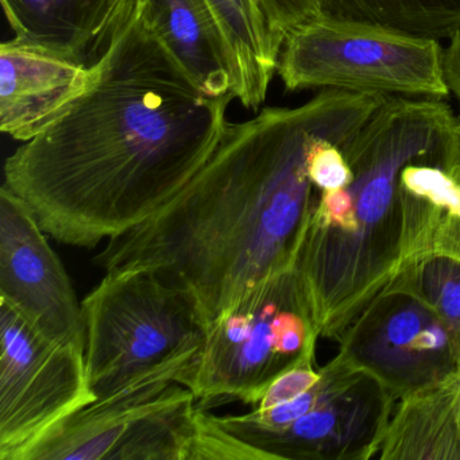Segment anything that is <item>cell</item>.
<instances>
[{
    "mask_svg": "<svg viewBox=\"0 0 460 460\" xmlns=\"http://www.w3.org/2000/svg\"><path fill=\"white\" fill-rule=\"evenodd\" d=\"M15 39L82 60L103 36L112 0H2Z\"/></svg>",
    "mask_w": 460,
    "mask_h": 460,
    "instance_id": "cell-12",
    "label": "cell"
},
{
    "mask_svg": "<svg viewBox=\"0 0 460 460\" xmlns=\"http://www.w3.org/2000/svg\"><path fill=\"white\" fill-rule=\"evenodd\" d=\"M91 82V66L12 39L0 45V131L28 142L64 114Z\"/></svg>",
    "mask_w": 460,
    "mask_h": 460,
    "instance_id": "cell-9",
    "label": "cell"
},
{
    "mask_svg": "<svg viewBox=\"0 0 460 460\" xmlns=\"http://www.w3.org/2000/svg\"><path fill=\"white\" fill-rule=\"evenodd\" d=\"M82 306L96 401L150 379L180 384L206 341V323L193 298L152 269L107 273Z\"/></svg>",
    "mask_w": 460,
    "mask_h": 460,
    "instance_id": "cell-3",
    "label": "cell"
},
{
    "mask_svg": "<svg viewBox=\"0 0 460 460\" xmlns=\"http://www.w3.org/2000/svg\"><path fill=\"white\" fill-rule=\"evenodd\" d=\"M308 177L317 187L333 190L346 187L354 174L341 147L330 142H323L316 145L309 155Z\"/></svg>",
    "mask_w": 460,
    "mask_h": 460,
    "instance_id": "cell-16",
    "label": "cell"
},
{
    "mask_svg": "<svg viewBox=\"0 0 460 460\" xmlns=\"http://www.w3.org/2000/svg\"><path fill=\"white\" fill-rule=\"evenodd\" d=\"M95 401L85 352L45 338L0 300V460H18Z\"/></svg>",
    "mask_w": 460,
    "mask_h": 460,
    "instance_id": "cell-6",
    "label": "cell"
},
{
    "mask_svg": "<svg viewBox=\"0 0 460 460\" xmlns=\"http://www.w3.org/2000/svg\"><path fill=\"white\" fill-rule=\"evenodd\" d=\"M322 17L367 23L424 39L449 40L460 29V0H319Z\"/></svg>",
    "mask_w": 460,
    "mask_h": 460,
    "instance_id": "cell-13",
    "label": "cell"
},
{
    "mask_svg": "<svg viewBox=\"0 0 460 460\" xmlns=\"http://www.w3.org/2000/svg\"><path fill=\"white\" fill-rule=\"evenodd\" d=\"M91 55L87 91L4 164L48 235L93 249L165 208L208 163L234 93L209 96L128 0Z\"/></svg>",
    "mask_w": 460,
    "mask_h": 460,
    "instance_id": "cell-1",
    "label": "cell"
},
{
    "mask_svg": "<svg viewBox=\"0 0 460 460\" xmlns=\"http://www.w3.org/2000/svg\"><path fill=\"white\" fill-rule=\"evenodd\" d=\"M324 207L332 219L336 217V219L346 220L352 207L351 195L341 188V190H327Z\"/></svg>",
    "mask_w": 460,
    "mask_h": 460,
    "instance_id": "cell-20",
    "label": "cell"
},
{
    "mask_svg": "<svg viewBox=\"0 0 460 460\" xmlns=\"http://www.w3.org/2000/svg\"><path fill=\"white\" fill-rule=\"evenodd\" d=\"M444 71L449 93L456 96L460 103V29L449 39L444 52Z\"/></svg>",
    "mask_w": 460,
    "mask_h": 460,
    "instance_id": "cell-19",
    "label": "cell"
},
{
    "mask_svg": "<svg viewBox=\"0 0 460 460\" xmlns=\"http://www.w3.org/2000/svg\"><path fill=\"white\" fill-rule=\"evenodd\" d=\"M386 98L322 90L303 106L266 107L228 123L192 181L157 215L110 239L99 266L152 269L193 298L207 327L255 285L296 265L312 149L343 147Z\"/></svg>",
    "mask_w": 460,
    "mask_h": 460,
    "instance_id": "cell-2",
    "label": "cell"
},
{
    "mask_svg": "<svg viewBox=\"0 0 460 460\" xmlns=\"http://www.w3.org/2000/svg\"><path fill=\"white\" fill-rule=\"evenodd\" d=\"M446 333L441 328L430 327L420 335L419 346L428 349H440L446 343Z\"/></svg>",
    "mask_w": 460,
    "mask_h": 460,
    "instance_id": "cell-22",
    "label": "cell"
},
{
    "mask_svg": "<svg viewBox=\"0 0 460 460\" xmlns=\"http://www.w3.org/2000/svg\"><path fill=\"white\" fill-rule=\"evenodd\" d=\"M144 10L158 39L204 93H233L227 53L206 0H144Z\"/></svg>",
    "mask_w": 460,
    "mask_h": 460,
    "instance_id": "cell-10",
    "label": "cell"
},
{
    "mask_svg": "<svg viewBox=\"0 0 460 460\" xmlns=\"http://www.w3.org/2000/svg\"><path fill=\"white\" fill-rule=\"evenodd\" d=\"M444 52L438 40L319 17L287 37L277 74L292 93L322 88L444 99L451 93Z\"/></svg>",
    "mask_w": 460,
    "mask_h": 460,
    "instance_id": "cell-5",
    "label": "cell"
},
{
    "mask_svg": "<svg viewBox=\"0 0 460 460\" xmlns=\"http://www.w3.org/2000/svg\"><path fill=\"white\" fill-rule=\"evenodd\" d=\"M126 4H128V0H112V14L110 21L114 18V15L117 14L118 12H120V9H122Z\"/></svg>",
    "mask_w": 460,
    "mask_h": 460,
    "instance_id": "cell-23",
    "label": "cell"
},
{
    "mask_svg": "<svg viewBox=\"0 0 460 460\" xmlns=\"http://www.w3.org/2000/svg\"><path fill=\"white\" fill-rule=\"evenodd\" d=\"M320 378L311 368L301 365V360L279 374L263 393L260 402L252 409H269L293 400L319 384Z\"/></svg>",
    "mask_w": 460,
    "mask_h": 460,
    "instance_id": "cell-17",
    "label": "cell"
},
{
    "mask_svg": "<svg viewBox=\"0 0 460 460\" xmlns=\"http://www.w3.org/2000/svg\"><path fill=\"white\" fill-rule=\"evenodd\" d=\"M190 395L171 379L142 382L80 409L18 460H144L169 411Z\"/></svg>",
    "mask_w": 460,
    "mask_h": 460,
    "instance_id": "cell-8",
    "label": "cell"
},
{
    "mask_svg": "<svg viewBox=\"0 0 460 460\" xmlns=\"http://www.w3.org/2000/svg\"><path fill=\"white\" fill-rule=\"evenodd\" d=\"M441 305L452 319H460V282H448L441 293Z\"/></svg>",
    "mask_w": 460,
    "mask_h": 460,
    "instance_id": "cell-21",
    "label": "cell"
},
{
    "mask_svg": "<svg viewBox=\"0 0 460 460\" xmlns=\"http://www.w3.org/2000/svg\"><path fill=\"white\" fill-rule=\"evenodd\" d=\"M45 234L29 207L2 187L0 300L45 338L85 352L82 304Z\"/></svg>",
    "mask_w": 460,
    "mask_h": 460,
    "instance_id": "cell-7",
    "label": "cell"
},
{
    "mask_svg": "<svg viewBox=\"0 0 460 460\" xmlns=\"http://www.w3.org/2000/svg\"><path fill=\"white\" fill-rule=\"evenodd\" d=\"M421 320L414 311L395 314L387 325V338L394 346L402 347L413 341L420 333Z\"/></svg>",
    "mask_w": 460,
    "mask_h": 460,
    "instance_id": "cell-18",
    "label": "cell"
},
{
    "mask_svg": "<svg viewBox=\"0 0 460 460\" xmlns=\"http://www.w3.org/2000/svg\"><path fill=\"white\" fill-rule=\"evenodd\" d=\"M277 49L296 29L322 17L319 0H258Z\"/></svg>",
    "mask_w": 460,
    "mask_h": 460,
    "instance_id": "cell-15",
    "label": "cell"
},
{
    "mask_svg": "<svg viewBox=\"0 0 460 460\" xmlns=\"http://www.w3.org/2000/svg\"><path fill=\"white\" fill-rule=\"evenodd\" d=\"M222 37L233 93L244 109L266 101L277 74L279 52L258 0H206Z\"/></svg>",
    "mask_w": 460,
    "mask_h": 460,
    "instance_id": "cell-11",
    "label": "cell"
},
{
    "mask_svg": "<svg viewBox=\"0 0 460 460\" xmlns=\"http://www.w3.org/2000/svg\"><path fill=\"white\" fill-rule=\"evenodd\" d=\"M401 180L416 195L425 196L460 215L459 182L438 168V165L432 166V164L427 163L411 164L401 172Z\"/></svg>",
    "mask_w": 460,
    "mask_h": 460,
    "instance_id": "cell-14",
    "label": "cell"
},
{
    "mask_svg": "<svg viewBox=\"0 0 460 460\" xmlns=\"http://www.w3.org/2000/svg\"><path fill=\"white\" fill-rule=\"evenodd\" d=\"M306 341V285L293 265L207 325L203 349L180 385L203 411L234 401L254 408L269 385L303 359Z\"/></svg>",
    "mask_w": 460,
    "mask_h": 460,
    "instance_id": "cell-4",
    "label": "cell"
}]
</instances>
